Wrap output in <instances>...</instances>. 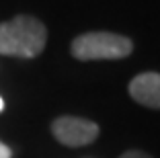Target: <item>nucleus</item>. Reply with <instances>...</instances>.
<instances>
[{
	"mask_svg": "<svg viewBox=\"0 0 160 158\" xmlns=\"http://www.w3.org/2000/svg\"><path fill=\"white\" fill-rule=\"evenodd\" d=\"M119 158H152L150 154L142 152V150H127V152H123Z\"/></svg>",
	"mask_w": 160,
	"mask_h": 158,
	"instance_id": "5",
	"label": "nucleus"
},
{
	"mask_svg": "<svg viewBox=\"0 0 160 158\" xmlns=\"http://www.w3.org/2000/svg\"><path fill=\"white\" fill-rule=\"evenodd\" d=\"M72 56L80 62L94 60H123L133 51V43L129 37L109 31H90L82 33L70 45Z\"/></svg>",
	"mask_w": 160,
	"mask_h": 158,
	"instance_id": "2",
	"label": "nucleus"
},
{
	"mask_svg": "<svg viewBox=\"0 0 160 158\" xmlns=\"http://www.w3.org/2000/svg\"><path fill=\"white\" fill-rule=\"evenodd\" d=\"M52 134L60 144L70 146V148H80V146L92 144L99 138V125L90 119H84V117L64 115L53 119Z\"/></svg>",
	"mask_w": 160,
	"mask_h": 158,
	"instance_id": "3",
	"label": "nucleus"
},
{
	"mask_svg": "<svg viewBox=\"0 0 160 158\" xmlns=\"http://www.w3.org/2000/svg\"><path fill=\"white\" fill-rule=\"evenodd\" d=\"M47 43V29L37 17L19 14L0 23V54L12 58H37Z\"/></svg>",
	"mask_w": 160,
	"mask_h": 158,
	"instance_id": "1",
	"label": "nucleus"
},
{
	"mask_svg": "<svg viewBox=\"0 0 160 158\" xmlns=\"http://www.w3.org/2000/svg\"><path fill=\"white\" fill-rule=\"evenodd\" d=\"M10 156H12L10 148L4 144V142H0V158H10Z\"/></svg>",
	"mask_w": 160,
	"mask_h": 158,
	"instance_id": "6",
	"label": "nucleus"
},
{
	"mask_svg": "<svg viewBox=\"0 0 160 158\" xmlns=\"http://www.w3.org/2000/svg\"><path fill=\"white\" fill-rule=\"evenodd\" d=\"M129 94L136 103L148 109H160V74L144 72L129 82Z\"/></svg>",
	"mask_w": 160,
	"mask_h": 158,
	"instance_id": "4",
	"label": "nucleus"
},
{
	"mask_svg": "<svg viewBox=\"0 0 160 158\" xmlns=\"http://www.w3.org/2000/svg\"><path fill=\"white\" fill-rule=\"evenodd\" d=\"M4 109V101H2V97H0V111Z\"/></svg>",
	"mask_w": 160,
	"mask_h": 158,
	"instance_id": "7",
	"label": "nucleus"
}]
</instances>
